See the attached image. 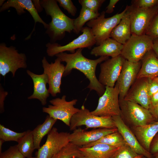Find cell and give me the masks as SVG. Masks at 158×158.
<instances>
[{"label": "cell", "instance_id": "6da1fadb", "mask_svg": "<svg viewBox=\"0 0 158 158\" xmlns=\"http://www.w3.org/2000/svg\"><path fill=\"white\" fill-rule=\"evenodd\" d=\"M83 49H77L75 53L68 54L61 52L55 56L61 61L66 63L63 76L69 74L73 69H77L83 73L89 80L90 83L87 88L90 90L95 91L98 95L101 96L104 93L105 87L102 85L97 79L95 74L97 65L109 59L108 56H101L94 60L89 59L82 54Z\"/></svg>", "mask_w": 158, "mask_h": 158}, {"label": "cell", "instance_id": "7a4b0ae2", "mask_svg": "<svg viewBox=\"0 0 158 158\" xmlns=\"http://www.w3.org/2000/svg\"><path fill=\"white\" fill-rule=\"evenodd\" d=\"M47 15L50 16L51 21L45 31L50 39V42L55 43L62 39L66 32L74 30V19L65 15L59 8L56 0H40Z\"/></svg>", "mask_w": 158, "mask_h": 158}, {"label": "cell", "instance_id": "3957f363", "mask_svg": "<svg viewBox=\"0 0 158 158\" xmlns=\"http://www.w3.org/2000/svg\"><path fill=\"white\" fill-rule=\"evenodd\" d=\"M121 116L130 127L141 126L157 121L149 109L137 103L119 99Z\"/></svg>", "mask_w": 158, "mask_h": 158}, {"label": "cell", "instance_id": "277c9868", "mask_svg": "<svg viewBox=\"0 0 158 158\" xmlns=\"http://www.w3.org/2000/svg\"><path fill=\"white\" fill-rule=\"evenodd\" d=\"M128 6H127L121 12L108 18L105 17V12L103 11L97 18L86 23L87 27L90 29L95 38V44L97 46L99 45L107 39L110 37L111 31L124 16Z\"/></svg>", "mask_w": 158, "mask_h": 158}, {"label": "cell", "instance_id": "5b68a950", "mask_svg": "<svg viewBox=\"0 0 158 158\" xmlns=\"http://www.w3.org/2000/svg\"><path fill=\"white\" fill-rule=\"evenodd\" d=\"M25 54L19 52L15 47H7L6 43L0 44V74L5 77L11 72L13 77L19 68L27 67Z\"/></svg>", "mask_w": 158, "mask_h": 158}, {"label": "cell", "instance_id": "8992f818", "mask_svg": "<svg viewBox=\"0 0 158 158\" xmlns=\"http://www.w3.org/2000/svg\"><path fill=\"white\" fill-rule=\"evenodd\" d=\"M153 38L145 34H132L129 39L123 45L121 55L126 60L137 63L152 49Z\"/></svg>", "mask_w": 158, "mask_h": 158}, {"label": "cell", "instance_id": "52a82bcc", "mask_svg": "<svg viewBox=\"0 0 158 158\" xmlns=\"http://www.w3.org/2000/svg\"><path fill=\"white\" fill-rule=\"evenodd\" d=\"M85 126L86 129L90 128H116L112 117L100 116L92 114L84 105L72 117L69 126L71 130L78 127Z\"/></svg>", "mask_w": 158, "mask_h": 158}, {"label": "cell", "instance_id": "ba28073f", "mask_svg": "<svg viewBox=\"0 0 158 158\" xmlns=\"http://www.w3.org/2000/svg\"><path fill=\"white\" fill-rule=\"evenodd\" d=\"M81 32L82 34L66 45L61 46L56 42L47 43L46 46L48 56L52 57L65 51L73 53L76 49L84 48L90 49L96 44L95 38L89 28L84 27Z\"/></svg>", "mask_w": 158, "mask_h": 158}, {"label": "cell", "instance_id": "9c48e42d", "mask_svg": "<svg viewBox=\"0 0 158 158\" xmlns=\"http://www.w3.org/2000/svg\"><path fill=\"white\" fill-rule=\"evenodd\" d=\"M119 93L118 86L116 83L113 87L106 86L104 93L99 99L97 108L91 111V114L100 116H121Z\"/></svg>", "mask_w": 158, "mask_h": 158}, {"label": "cell", "instance_id": "30bf717a", "mask_svg": "<svg viewBox=\"0 0 158 158\" xmlns=\"http://www.w3.org/2000/svg\"><path fill=\"white\" fill-rule=\"evenodd\" d=\"M66 97L64 95L61 98H57L49 100L51 105H49L47 107H43L42 111L53 118L62 121L69 126L72 117L80 109L74 107L78 101L77 99L68 101Z\"/></svg>", "mask_w": 158, "mask_h": 158}, {"label": "cell", "instance_id": "8fae6325", "mask_svg": "<svg viewBox=\"0 0 158 158\" xmlns=\"http://www.w3.org/2000/svg\"><path fill=\"white\" fill-rule=\"evenodd\" d=\"M132 34L145 35L153 18L158 13V6L149 8L128 6Z\"/></svg>", "mask_w": 158, "mask_h": 158}, {"label": "cell", "instance_id": "7c38bea8", "mask_svg": "<svg viewBox=\"0 0 158 158\" xmlns=\"http://www.w3.org/2000/svg\"><path fill=\"white\" fill-rule=\"evenodd\" d=\"M70 133L60 132L53 127L47 134L45 143L38 149L37 158H52L69 142Z\"/></svg>", "mask_w": 158, "mask_h": 158}, {"label": "cell", "instance_id": "4fadbf2b", "mask_svg": "<svg viewBox=\"0 0 158 158\" xmlns=\"http://www.w3.org/2000/svg\"><path fill=\"white\" fill-rule=\"evenodd\" d=\"M126 60L120 55L109 59L102 63L100 65L99 82L105 87H114Z\"/></svg>", "mask_w": 158, "mask_h": 158}, {"label": "cell", "instance_id": "5bb4252c", "mask_svg": "<svg viewBox=\"0 0 158 158\" xmlns=\"http://www.w3.org/2000/svg\"><path fill=\"white\" fill-rule=\"evenodd\" d=\"M42 62L43 73L48 77L49 92L52 96L55 97L57 94L61 93V80L65 71V66L58 57L54 63H50L44 56Z\"/></svg>", "mask_w": 158, "mask_h": 158}, {"label": "cell", "instance_id": "9a60e30c", "mask_svg": "<svg viewBox=\"0 0 158 158\" xmlns=\"http://www.w3.org/2000/svg\"><path fill=\"white\" fill-rule=\"evenodd\" d=\"M141 64V61L137 63H133L125 60L116 82L118 86L119 99H124L129 89L135 81Z\"/></svg>", "mask_w": 158, "mask_h": 158}, {"label": "cell", "instance_id": "2e32d148", "mask_svg": "<svg viewBox=\"0 0 158 158\" xmlns=\"http://www.w3.org/2000/svg\"><path fill=\"white\" fill-rule=\"evenodd\" d=\"M116 128H98L87 131L76 128L69 136L70 142L79 147L97 141L102 137L117 131Z\"/></svg>", "mask_w": 158, "mask_h": 158}, {"label": "cell", "instance_id": "e0dca14e", "mask_svg": "<svg viewBox=\"0 0 158 158\" xmlns=\"http://www.w3.org/2000/svg\"><path fill=\"white\" fill-rule=\"evenodd\" d=\"M112 117L118 131L121 135L126 144L138 154L146 158H153V155L140 145L130 128L120 116Z\"/></svg>", "mask_w": 158, "mask_h": 158}, {"label": "cell", "instance_id": "ac0fdd59", "mask_svg": "<svg viewBox=\"0 0 158 158\" xmlns=\"http://www.w3.org/2000/svg\"><path fill=\"white\" fill-rule=\"evenodd\" d=\"M149 78H137L125 97L124 100L139 104L149 109L150 98L148 93Z\"/></svg>", "mask_w": 158, "mask_h": 158}, {"label": "cell", "instance_id": "d6986e66", "mask_svg": "<svg viewBox=\"0 0 158 158\" xmlns=\"http://www.w3.org/2000/svg\"><path fill=\"white\" fill-rule=\"evenodd\" d=\"M14 8L18 15L25 13L24 10L27 11L30 14L35 21L34 28L30 34L31 35L35 29L36 24L37 23H42L46 29L48 24L44 21L38 14L31 0H8L1 7L0 12L4 11L10 8Z\"/></svg>", "mask_w": 158, "mask_h": 158}, {"label": "cell", "instance_id": "ffe728a7", "mask_svg": "<svg viewBox=\"0 0 158 158\" xmlns=\"http://www.w3.org/2000/svg\"><path fill=\"white\" fill-rule=\"evenodd\" d=\"M26 72L31 78L33 83V93L28 99H38L42 105H45L50 94L46 86L48 83L47 75L44 73L41 74H36L28 70H27Z\"/></svg>", "mask_w": 158, "mask_h": 158}, {"label": "cell", "instance_id": "44dd1931", "mask_svg": "<svg viewBox=\"0 0 158 158\" xmlns=\"http://www.w3.org/2000/svg\"><path fill=\"white\" fill-rule=\"evenodd\" d=\"M130 128L140 145L149 152L151 142L158 133V121L143 126L130 127Z\"/></svg>", "mask_w": 158, "mask_h": 158}, {"label": "cell", "instance_id": "7402d4cb", "mask_svg": "<svg viewBox=\"0 0 158 158\" xmlns=\"http://www.w3.org/2000/svg\"><path fill=\"white\" fill-rule=\"evenodd\" d=\"M123 45L114 39L109 37L99 45L94 47L90 53L95 56L116 57L121 55Z\"/></svg>", "mask_w": 158, "mask_h": 158}, {"label": "cell", "instance_id": "603a6c76", "mask_svg": "<svg viewBox=\"0 0 158 158\" xmlns=\"http://www.w3.org/2000/svg\"><path fill=\"white\" fill-rule=\"evenodd\" d=\"M141 61V66L137 78L153 79L158 77V58L152 49L147 53Z\"/></svg>", "mask_w": 158, "mask_h": 158}, {"label": "cell", "instance_id": "cb8c5ba5", "mask_svg": "<svg viewBox=\"0 0 158 158\" xmlns=\"http://www.w3.org/2000/svg\"><path fill=\"white\" fill-rule=\"evenodd\" d=\"M119 148L98 143L90 147H80L79 150L86 158H112Z\"/></svg>", "mask_w": 158, "mask_h": 158}, {"label": "cell", "instance_id": "d4e9b609", "mask_svg": "<svg viewBox=\"0 0 158 158\" xmlns=\"http://www.w3.org/2000/svg\"><path fill=\"white\" fill-rule=\"evenodd\" d=\"M127 11L110 35V37L123 45L129 39L132 35L130 16Z\"/></svg>", "mask_w": 158, "mask_h": 158}, {"label": "cell", "instance_id": "484cf974", "mask_svg": "<svg viewBox=\"0 0 158 158\" xmlns=\"http://www.w3.org/2000/svg\"><path fill=\"white\" fill-rule=\"evenodd\" d=\"M57 120L47 115L44 122L38 125L32 130L35 149H38L40 147L42 139L50 132Z\"/></svg>", "mask_w": 158, "mask_h": 158}, {"label": "cell", "instance_id": "4316f807", "mask_svg": "<svg viewBox=\"0 0 158 158\" xmlns=\"http://www.w3.org/2000/svg\"><path fill=\"white\" fill-rule=\"evenodd\" d=\"M17 148L20 152L25 158L32 157L35 150L32 130L26 131L25 134L18 142Z\"/></svg>", "mask_w": 158, "mask_h": 158}, {"label": "cell", "instance_id": "83f0119b", "mask_svg": "<svg viewBox=\"0 0 158 158\" xmlns=\"http://www.w3.org/2000/svg\"><path fill=\"white\" fill-rule=\"evenodd\" d=\"M99 13H95L85 7H82L79 15L74 19L73 31L77 34L81 31L86 23L97 18L100 15Z\"/></svg>", "mask_w": 158, "mask_h": 158}, {"label": "cell", "instance_id": "f1b7e54d", "mask_svg": "<svg viewBox=\"0 0 158 158\" xmlns=\"http://www.w3.org/2000/svg\"><path fill=\"white\" fill-rule=\"evenodd\" d=\"M98 143L105 144L111 146L118 148L126 143L121 135L117 130L102 137L96 141L82 147H90Z\"/></svg>", "mask_w": 158, "mask_h": 158}, {"label": "cell", "instance_id": "f546056e", "mask_svg": "<svg viewBox=\"0 0 158 158\" xmlns=\"http://www.w3.org/2000/svg\"><path fill=\"white\" fill-rule=\"evenodd\" d=\"M79 147L69 142L52 158H73L83 156Z\"/></svg>", "mask_w": 158, "mask_h": 158}, {"label": "cell", "instance_id": "4dcf8cb0", "mask_svg": "<svg viewBox=\"0 0 158 158\" xmlns=\"http://www.w3.org/2000/svg\"><path fill=\"white\" fill-rule=\"evenodd\" d=\"M26 131L17 133L0 124V139L5 141H14L18 142L25 133Z\"/></svg>", "mask_w": 158, "mask_h": 158}, {"label": "cell", "instance_id": "1f68e13d", "mask_svg": "<svg viewBox=\"0 0 158 158\" xmlns=\"http://www.w3.org/2000/svg\"><path fill=\"white\" fill-rule=\"evenodd\" d=\"M138 155L126 143L119 148L112 158H134Z\"/></svg>", "mask_w": 158, "mask_h": 158}, {"label": "cell", "instance_id": "d6a6232c", "mask_svg": "<svg viewBox=\"0 0 158 158\" xmlns=\"http://www.w3.org/2000/svg\"><path fill=\"white\" fill-rule=\"evenodd\" d=\"M105 0H79L78 2L82 7H85L95 13L99 10Z\"/></svg>", "mask_w": 158, "mask_h": 158}, {"label": "cell", "instance_id": "836d02e7", "mask_svg": "<svg viewBox=\"0 0 158 158\" xmlns=\"http://www.w3.org/2000/svg\"><path fill=\"white\" fill-rule=\"evenodd\" d=\"M0 154V158H26L19 151L17 145L10 147Z\"/></svg>", "mask_w": 158, "mask_h": 158}, {"label": "cell", "instance_id": "e575fe53", "mask_svg": "<svg viewBox=\"0 0 158 158\" xmlns=\"http://www.w3.org/2000/svg\"><path fill=\"white\" fill-rule=\"evenodd\" d=\"M131 5L141 8H149L157 5L158 0H134L131 1Z\"/></svg>", "mask_w": 158, "mask_h": 158}, {"label": "cell", "instance_id": "d590c367", "mask_svg": "<svg viewBox=\"0 0 158 158\" xmlns=\"http://www.w3.org/2000/svg\"><path fill=\"white\" fill-rule=\"evenodd\" d=\"M59 6L66 10L68 13L75 16L77 13V9L71 0H56Z\"/></svg>", "mask_w": 158, "mask_h": 158}, {"label": "cell", "instance_id": "8d00e7d4", "mask_svg": "<svg viewBox=\"0 0 158 158\" xmlns=\"http://www.w3.org/2000/svg\"><path fill=\"white\" fill-rule=\"evenodd\" d=\"M145 34L153 38H158V13L153 18Z\"/></svg>", "mask_w": 158, "mask_h": 158}, {"label": "cell", "instance_id": "74e56055", "mask_svg": "<svg viewBox=\"0 0 158 158\" xmlns=\"http://www.w3.org/2000/svg\"><path fill=\"white\" fill-rule=\"evenodd\" d=\"M158 92V83L152 79L149 78L148 93L150 98Z\"/></svg>", "mask_w": 158, "mask_h": 158}, {"label": "cell", "instance_id": "f35d334b", "mask_svg": "<svg viewBox=\"0 0 158 158\" xmlns=\"http://www.w3.org/2000/svg\"><path fill=\"white\" fill-rule=\"evenodd\" d=\"M149 152L153 155L158 152V133L151 142Z\"/></svg>", "mask_w": 158, "mask_h": 158}, {"label": "cell", "instance_id": "ab89813d", "mask_svg": "<svg viewBox=\"0 0 158 158\" xmlns=\"http://www.w3.org/2000/svg\"><path fill=\"white\" fill-rule=\"evenodd\" d=\"M119 1V0H110L108 5L106 7L105 13H111L114 11V9L116 4Z\"/></svg>", "mask_w": 158, "mask_h": 158}, {"label": "cell", "instance_id": "60d3db41", "mask_svg": "<svg viewBox=\"0 0 158 158\" xmlns=\"http://www.w3.org/2000/svg\"><path fill=\"white\" fill-rule=\"evenodd\" d=\"M150 108L154 107L158 104V92L150 97Z\"/></svg>", "mask_w": 158, "mask_h": 158}, {"label": "cell", "instance_id": "b9f144b4", "mask_svg": "<svg viewBox=\"0 0 158 158\" xmlns=\"http://www.w3.org/2000/svg\"><path fill=\"white\" fill-rule=\"evenodd\" d=\"M33 5L38 13L42 11L44 9L41 6L40 0H32Z\"/></svg>", "mask_w": 158, "mask_h": 158}, {"label": "cell", "instance_id": "7bdbcfd3", "mask_svg": "<svg viewBox=\"0 0 158 158\" xmlns=\"http://www.w3.org/2000/svg\"><path fill=\"white\" fill-rule=\"evenodd\" d=\"M156 121H158V104L154 107L150 108L149 109Z\"/></svg>", "mask_w": 158, "mask_h": 158}, {"label": "cell", "instance_id": "ee69618b", "mask_svg": "<svg viewBox=\"0 0 158 158\" xmlns=\"http://www.w3.org/2000/svg\"><path fill=\"white\" fill-rule=\"evenodd\" d=\"M152 49L158 58V38H153Z\"/></svg>", "mask_w": 158, "mask_h": 158}, {"label": "cell", "instance_id": "f6af8a7d", "mask_svg": "<svg viewBox=\"0 0 158 158\" xmlns=\"http://www.w3.org/2000/svg\"><path fill=\"white\" fill-rule=\"evenodd\" d=\"M5 141L2 139H0V154L1 153V152L2 150V147L3 144L4 143Z\"/></svg>", "mask_w": 158, "mask_h": 158}, {"label": "cell", "instance_id": "bcb514c9", "mask_svg": "<svg viewBox=\"0 0 158 158\" xmlns=\"http://www.w3.org/2000/svg\"><path fill=\"white\" fill-rule=\"evenodd\" d=\"M5 0H0V6H1L4 4Z\"/></svg>", "mask_w": 158, "mask_h": 158}, {"label": "cell", "instance_id": "7dc6e473", "mask_svg": "<svg viewBox=\"0 0 158 158\" xmlns=\"http://www.w3.org/2000/svg\"><path fill=\"white\" fill-rule=\"evenodd\" d=\"M143 157L144 156L142 155H138L135 157L134 158H146V157Z\"/></svg>", "mask_w": 158, "mask_h": 158}, {"label": "cell", "instance_id": "c3c4849f", "mask_svg": "<svg viewBox=\"0 0 158 158\" xmlns=\"http://www.w3.org/2000/svg\"><path fill=\"white\" fill-rule=\"evenodd\" d=\"M153 158H158V152L153 155Z\"/></svg>", "mask_w": 158, "mask_h": 158}, {"label": "cell", "instance_id": "681fc988", "mask_svg": "<svg viewBox=\"0 0 158 158\" xmlns=\"http://www.w3.org/2000/svg\"><path fill=\"white\" fill-rule=\"evenodd\" d=\"M158 83V77L152 79Z\"/></svg>", "mask_w": 158, "mask_h": 158}, {"label": "cell", "instance_id": "f907efd6", "mask_svg": "<svg viewBox=\"0 0 158 158\" xmlns=\"http://www.w3.org/2000/svg\"><path fill=\"white\" fill-rule=\"evenodd\" d=\"M73 158H86L85 157L83 156H80V157H75Z\"/></svg>", "mask_w": 158, "mask_h": 158}, {"label": "cell", "instance_id": "816d5d0a", "mask_svg": "<svg viewBox=\"0 0 158 158\" xmlns=\"http://www.w3.org/2000/svg\"><path fill=\"white\" fill-rule=\"evenodd\" d=\"M29 158H37V157H30Z\"/></svg>", "mask_w": 158, "mask_h": 158}, {"label": "cell", "instance_id": "f5cc1de1", "mask_svg": "<svg viewBox=\"0 0 158 158\" xmlns=\"http://www.w3.org/2000/svg\"></svg>", "mask_w": 158, "mask_h": 158}]
</instances>
